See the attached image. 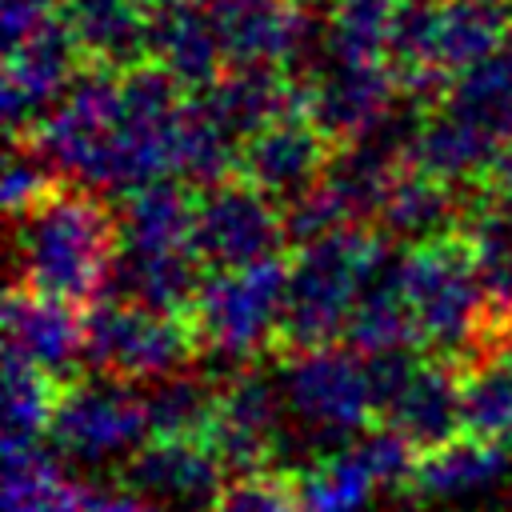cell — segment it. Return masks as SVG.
<instances>
[{
    "label": "cell",
    "mask_w": 512,
    "mask_h": 512,
    "mask_svg": "<svg viewBox=\"0 0 512 512\" xmlns=\"http://www.w3.org/2000/svg\"><path fill=\"white\" fill-rule=\"evenodd\" d=\"M8 352L48 372L60 388L76 384L72 372L84 360V316L64 300H48L36 292H12L4 308Z\"/></svg>",
    "instance_id": "obj_14"
},
{
    "label": "cell",
    "mask_w": 512,
    "mask_h": 512,
    "mask_svg": "<svg viewBox=\"0 0 512 512\" xmlns=\"http://www.w3.org/2000/svg\"><path fill=\"white\" fill-rule=\"evenodd\" d=\"M300 508L304 512H356L372 496V476L352 452V444L312 460L304 472H296Z\"/></svg>",
    "instance_id": "obj_27"
},
{
    "label": "cell",
    "mask_w": 512,
    "mask_h": 512,
    "mask_svg": "<svg viewBox=\"0 0 512 512\" xmlns=\"http://www.w3.org/2000/svg\"><path fill=\"white\" fill-rule=\"evenodd\" d=\"M284 240V220L252 184H220L196 196L192 248L216 272L272 260Z\"/></svg>",
    "instance_id": "obj_8"
},
{
    "label": "cell",
    "mask_w": 512,
    "mask_h": 512,
    "mask_svg": "<svg viewBox=\"0 0 512 512\" xmlns=\"http://www.w3.org/2000/svg\"><path fill=\"white\" fill-rule=\"evenodd\" d=\"M84 512H164L132 492H84Z\"/></svg>",
    "instance_id": "obj_34"
},
{
    "label": "cell",
    "mask_w": 512,
    "mask_h": 512,
    "mask_svg": "<svg viewBox=\"0 0 512 512\" xmlns=\"http://www.w3.org/2000/svg\"><path fill=\"white\" fill-rule=\"evenodd\" d=\"M148 52L160 60V68L180 80V84H192V88H212L216 84V60H220V44L204 20V8L200 4H188L180 0L172 12H164L152 28V40H148Z\"/></svg>",
    "instance_id": "obj_22"
},
{
    "label": "cell",
    "mask_w": 512,
    "mask_h": 512,
    "mask_svg": "<svg viewBox=\"0 0 512 512\" xmlns=\"http://www.w3.org/2000/svg\"><path fill=\"white\" fill-rule=\"evenodd\" d=\"M72 32L68 24H44L16 48H8V72H4V116L12 128L44 116V108L68 92L72 76ZM48 120V116H44Z\"/></svg>",
    "instance_id": "obj_15"
},
{
    "label": "cell",
    "mask_w": 512,
    "mask_h": 512,
    "mask_svg": "<svg viewBox=\"0 0 512 512\" xmlns=\"http://www.w3.org/2000/svg\"><path fill=\"white\" fill-rule=\"evenodd\" d=\"M60 392L48 372L4 352V440H40L52 428Z\"/></svg>",
    "instance_id": "obj_26"
},
{
    "label": "cell",
    "mask_w": 512,
    "mask_h": 512,
    "mask_svg": "<svg viewBox=\"0 0 512 512\" xmlns=\"http://www.w3.org/2000/svg\"><path fill=\"white\" fill-rule=\"evenodd\" d=\"M468 244L496 316L512 324V212H484Z\"/></svg>",
    "instance_id": "obj_29"
},
{
    "label": "cell",
    "mask_w": 512,
    "mask_h": 512,
    "mask_svg": "<svg viewBox=\"0 0 512 512\" xmlns=\"http://www.w3.org/2000/svg\"><path fill=\"white\" fill-rule=\"evenodd\" d=\"M204 20L232 68L292 60L308 32V16L292 0H200Z\"/></svg>",
    "instance_id": "obj_11"
},
{
    "label": "cell",
    "mask_w": 512,
    "mask_h": 512,
    "mask_svg": "<svg viewBox=\"0 0 512 512\" xmlns=\"http://www.w3.org/2000/svg\"><path fill=\"white\" fill-rule=\"evenodd\" d=\"M280 396L288 412L308 428L312 440H352L372 432V392H368V372L364 360L340 348H312V352H292L284 364V384Z\"/></svg>",
    "instance_id": "obj_6"
},
{
    "label": "cell",
    "mask_w": 512,
    "mask_h": 512,
    "mask_svg": "<svg viewBox=\"0 0 512 512\" xmlns=\"http://www.w3.org/2000/svg\"><path fill=\"white\" fill-rule=\"evenodd\" d=\"M212 512H304L300 508V488H296V472H252V476H236L224 484L220 500Z\"/></svg>",
    "instance_id": "obj_30"
},
{
    "label": "cell",
    "mask_w": 512,
    "mask_h": 512,
    "mask_svg": "<svg viewBox=\"0 0 512 512\" xmlns=\"http://www.w3.org/2000/svg\"><path fill=\"white\" fill-rule=\"evenodd\" d=\"M280 400L284 396L256 368L236 372L232 380L220 384L216 416L208 424L204 444L212 448L228 480L272 468L276 440H280Z\"/></svg>",
    "instance_id": "obj_9"
},
{
    "label": "cell",
    "mask_w": 512,
    "mask_h": 512,
    "mask_svg": "<svg viewBox=\"0 0 512 512\" xmlns=\"http://www.w3.org/2000/svg\"><path fill=\"white\" fill-rule=\"evenodd\" d=\"M48 440L60 456L96 464L104 456L136 452L148 444V420H144V400L132 396L116 380H76L60 392Z\"/></svg>",
    "instance_id": "obj_7"
},
{
    "label": "cell",
    "mask_w": 512,
    "mask_h": 512,
    "mask_svg": "<svg viewBox=\"0 0 512 512\" xmlns=\"http://www.w3.org/2000/svg\"><path fill=\"white\" fill-rule=\"evenodd\" d=\"M384 428L400 432L416 452H432L464 436V400H460V380L452 376V368L432 356H420L412 376L388 404Z\"/></svg>",
    "instance_id": "obj_16"
},
{
    "label": "cell",
    "mask_w": 512,
    "mask_h": 512,
    "mask_svg": "<svg viewBox=\"0 0 512 512\" xmlns=\"http://www.w3.org/2000/svg\"><path fill=\"white\" fill-rule=\"evenodd\" d=\"M400 276L416 324V344L424 348V356L448 368L452 360L472 368L492 356L488 340L496 336L492 328H500L504 320L488 300L468 240L440 236L412 248L408 256H400Z\"/></svg>",
    "instance_id": "obj_1"
},
{
    "label": "cell",
    "mask_w": 512,
    "mask_h": 512,
    "mask_svg": "<svg viewBox=\"0 0 512 512\" xmlns=\"http://www.w3.org/2000/svg\"><path fill=\"white\" fill-rule=\"evenodd\" d=\"M232 140L236 136H260L276 120L288 116L292 108V88L272 64L256 68H232L224 80H216L200 100H196Z\"/></svg>",
    "instance_id": "obj_18"
},
{
    "label": "cell",
    "mask_w": 512,
    "mask_h": 512,
    "mask_svg": "<svg viewBox=\"0 0 512 512\" xmlns=\"http://www.w3.org/2000/svg\"><path fill=\"white\" fill-rule=\"evenodd\" d=\"M284 292H288V264L276 256L248 268L204 276L200 296L192 304L196 344L236 360L260 352L268 340H280Z\"/></svg>",
    "instance_id": "obj_4"
},
{
    "label": "cell",
    "mask_w": 512,
    "mask_h": 512,
    "mask_svg": "<svg viewBox=\"0 0 512 512\" xmlns=\"http://www.w3.org/2000/svg\"><path fill=\"white\" fill-rule=\"evenodd\" d=\"M228 472L204 440H148L120 464V488L164 512H212Z\"/></svg>",
    "instance_id": "obj_10"
},
{
    "label": "cell",
    "mask_w": 512,
    "mask_h": 512,
    "mask_svg": "<svg viewBox=\"0 0 512 512\" xmlns=\"http://www.w3.org/2000/svg\"><path fill=\"white\" fill-rule=\"evenodd\" d=\"M16 252L24 292L80 304L108 288L116 264V224L84 192H48L20 212Z\"/></svg>",
    "instance_id": "obj_2"
},
{
    "label": "cell",
    "mask_w": 512,
    "mask_h": 512,
    "mask_svg": "<svg viewBox=\"0 0 512 512\" xmlns=\"http://www.w3.org/2000/svg\"><path fill=\"white\" fill-rule=\"evenodd\" d=\"M84 492L80 484H60V488H48V492H36V496H24V500H4V512H84Z\"/></svg>",
    "instance_id": "obj_33"
},
{
    "label": "cell",
    "mask_w": 512,
    "mask_h": 512,
    "mask_svg": "<svg viewBox=\"0 0 512 512\" xmlns=\"http://www.w3.org/2000/svg\"><path fill=\"white\" fill-rule=\"evenodd\" d=\"M492 180H496V188H500V196L512 204V144L496 156V164H492Z\"/></svg>",
    "instance_id": "obj_35"
},
{
    "label": "cell",
    "mask_w": 512,
    "mask_h": 512,
    "mask_svg": "<svg viewBox=\"0 0 512 512\" xmlns=\"http://www.w3.org/2000/svg\"><path fill=\"white\" fill-rule=\"evenodd\" d=\"M236 164L244 172V184H252L268 200H300L324 176V140L308 116H284L260 136H252L240 148Z\"/></svg>",
    "instance_id": "obj_13"
},
{
    "label": "cell",
    "mask_w": 512,
    "mask_h": 512,
    "mask_svg": "<svg viewBox=\"0 0 512 512\" xmlns=\"http://www.w3.org/2000/svg\"><path fill=\"white\" fill-rule=\"evenodd\" d=\"M352 452L368 468L372 484H384V488H396V492L408 484V476L416 468V456H420L400 432H392L384 424L372 428V432H364L360 440H352Z\"/></svg>",
    "instance_id": "obj_31"
},
{
    "label": "cell",
    "mask_w": 512,
    "mask_h": 512,
    "mask_svg": "<svg viewBox=\"0 0 512 512\" xmlns=\"http://www.w3.org/2000/svg\"><path fill=\"white\" fill-rule=\"evenodd\" d=\"M444 112L488 136L496 148L512 140V36H504L492 56L456 76Z\"/></svg>",
    "instance_id": "obj_20"
},
{
    "label": "cell",
    "mask_w": 512,
    "mask_h": 512,
    "mask_svg": "<svg viewBox=\"0 0 512 512\" xmlns=\"http://www.w3.org/2000/svg\"><path fill=\"white\" fill-rule=\"evenodd\" d=\"M48 172L52 164L40 156V148H16L4 168V200L12 212H28L36 200L48 196Z\"/></svg>",
    "instance_id": "obj_32"
},
{
    "label": "cell",
    "mask_w": 512,
    "mask_h": 512,
    "mask_svg": "<svg viewBox=\"0 0 512 512\" xmlns=\"http://www.w3.org/2000/svg\"><path fill=\"white\" fill-rule=\"evenodd\" d=\"M192 224H196V196H184L176 184L156 180L128 196L120 228L128 248L136 252H180L192 248Z\"/></svg>",
    "instance_id": "obj_23"
},
{
    "label": "cell",
    "mask_w": 512,
    "mask_h": 512,
    "mask_svg": "<svg viewBox=\"0 0 512 512\" xmlns=\"http://www.w3.org/2000/svg\"><path fill=\"white\" fill-rule=\"evenodd\" d=\"M344 336L364 360L416 344V324H412V308L404 296L400 256H384L372 268V276L364 280V288L356 296V308L348 316Z\"/></svg>",
    "instance_id": "obj_19"
},
{
    "label": "cell",
    "mask_w": 512,
    "mask_h": 512,
    "mask_svg": "<svg viewBox=\"0 0 512 512\" xmlns=\"http://www.w3.org/2000/svg\"><path fill=\"white\" fill-rule=\"evenodd\" d=\"M384 256L388 240L360 228H336L312 240L288 264V292L280 316V344H288V356L328 348V340L348 328L356 296Z\"/></svg>",
    "instance_id": "obj_3"
},
{
    "label": "cell",
    "mask_w": 512,
    "mask_h": 512,
    "mask_svg": "<svg viewBox=\"0 0 512 512\" xmlns=\"http://www.w3.org/2000/svg\"><path fill=\"white\" fill-rule=\"evenodd\" d=\"M392 76L376 60H328L312 92L300 96V112L320 136H356L376 132L392 112Z\"/></svg>",
    "instance_id": "obj_12"
},
{
    "label": "cell",
    "mask_w": 512,
    "mask_h": 512,
    "mask_svg": "<svg viewBox=\"0 0 512 512\" xmlns=\"http://www.w3.org/2000/svg\"><path fill=\"white\" fill-rule=\"evenodd\" d=\"M452 220V192L444 188L440 176L432 172H416V176H400L384 200V224L388 232L400 236H424L440 240L436 232Z\"/></svg>",
    "instance_id": "obj_28"
},
{
    "label": "cell",
    "mask_w": 512,
    "mask_h": 512,
    "mask_svg": "<svg viewBox=\"0 0 512 512\" xmlns=\"http://www.w3.org/2000/svg\"><path fill=\"white\" fill-rule=\"evenodd\" d=\"M196 348L184 316H160L136 304L104 300L84 312V360L116 384H156L176 376Z\"/></svg>",
    "instance_id": "obj_5"
},
{
    "label": "cell",
    "mask_w": 512,
    "mask_h": 512,
    "mask_svg": "<svg viewBox=\"0 0 512 512\" xmlns=\"http://www.w3.org/2000/svg\"><path fill=\"white\" fill-rule=\"evenodd\" d=\"M176 4L180 0H68L64 24L96 56L132 64L148 52L156 20Z\"/></svg>",
    "instance_id": "obj_17"
},
{
    "label": "cell",
    "mask_w": 512,
    "mask_h": 512,
    "mask_svg": "<svg viewBox=\"0 0 512 512\" xmlns=\"http://www.w3.org/2000/svg\"><path fill=\"white\" fill-rule=\"evenodd\" d=\"M460 400H464V436L500 448L512 440V364L504 356H488L464 368Z\"/></svg>",
    "instance_id": "obj_25"
},
{
    "label": "cell",
    "mask_w": 512,
    "mask_h": 512,
    "mask_svg": "<svg viewBox=\"0 0 512 512\" xmlns=\"http://www.w3.org/2000/svg\"><path fill=\"white\" fill-rule=\"evenodd\" d=\"M504 472V448L484 444L472 436H456L452 444H440L432 452L416 456V468L408 484L400 488L404 500H448L464 496Z\"/></svg>",
    "instance_id": "obj_21"
},
{
    "label": "cell",
    "mask_w": 512,
    "mask_h": 512,
    "mask_svg": "<svg viewBox=\"0 0 512 512\" xmlns=\"http://www.w3.org/2000/svg\"><path fill=\"white\" fill-rule=\"evenodd\" d=\"M216 396H220V384H208L188 372L148 384V392L140 396L148 440H204L216 416Z\"/></svg>",
    "instance_id": "obj_24"
}]
</instances>
